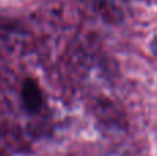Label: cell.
I'll return each mask as SVG.
<instances>
[{
	"mask_svg": "<svg viewBox=\"0 0 157 156\" xmlns=\"http://www.w3.org/2000/svg\"><path fill=\"white\" fill-rule=\"evenodd\" d=\"M22 104H24L25 109L30 113H35L37 111H40V108L43 107V93H41L40 86L37 84L35 79L28 77L25 79L24 84H22Z\"/></svg>",
	"mask_w": 157,
	"mask_h": 156,
	"instance_id": "cell-1",
	"label": "cell"
},
{
	"mask_svg": "<svg viewBox=\"0 0 157 156\" xmlns=\"http://www.w3.org/2000/svg\"><path fill=\"white\" fill-rule=\"evenodd\" d=\"M150 51H152V54L155 55V58H157V35L153 37V40L150 41Z\"/></svg>",
	"mask_w": 157,
	"mask_h": 156,
	"instance_id": "cell-2",
	"label": "cell"
}]
</instances>
